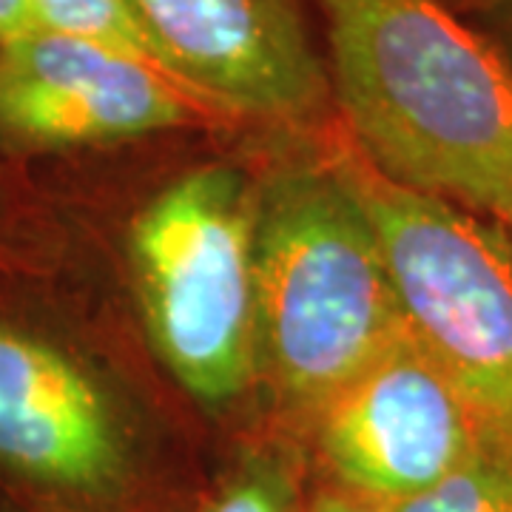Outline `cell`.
Instances as JSON below:
<instances>
[{
	"instance_id": "10",
	"label": "cell",
	"mask_w": 512,
	"mask_h": 512,
	"mask_svg": "<svg viewBox=\"0 0 512 512\" xmlns=\"http://www.w3.org/2000/svg\"><path fill=\"white\" fill-rule=\"evenodd\" d=\"M32 12L37 29L97 40L154 63L146 37L123 0H32Z\"/></svg>"
},
{
	"instance_id": "2",
	"label": "cell",
	"mask_w": 512,
	"mask_h": 512,
	"mask_svg": "<svg viewBox=\"0 0 512 512\" xmlns=\"http://www.w3.org/2000/svg\"><path fill=\"white\" fill-rule=\"evenodd\" d=\"M402 336L382 245L339 160L276 171L256 197V370L316 416Z\"/></svg>"
},
{
	"instance_id": "13",
	"label": "cell",
	"mask_w": 512,
	"mask_h": 512,
	"mask_svg": "<svg viewBox=\"0 0 512 512\" xmlns=\"http://www.w3.org/2000/svg\"><path fill=\"white\" fill-rule=\"evenodd\" d=\"M308 512H393L387 504H379L373 498L356 495L345 487H333V490H319L313 495L311 510Z\"/></svg>"
},
{
	"instance_id": "12",
	"label": "cell",
	"mask_w": 512,
	"mask_h": 512,
	"mask_svg": "<svg viewBox=\"0 0 512 512\" xmlns=\"http://www.w3.org/2000/svg\"><path fill=\"white\" fill-rule=\"evenodd\" d=\"M473 18L512 69V0H490L473 12Z\"/></svg>"
},
{
	"instance_id": "1",
	"label": "cell",
	"mask_w": 512,
	"mask_h": 512,
	"mask_svg": "<svg viewBox=\"0 0 512 512\" xmlns=\"http://www.w3.org/2000/svg\"><path fill=\"white\" fill-rule=\"evenodd\" d=\"M330 97L390 183L512 217V69L444 0H319Z\"/></svg>"
},
{
	"instance_id": "8",
	"label": "cell",
	"mask_w": 512,
	"mask_h": 512,
	"mask_svg": "<svg viewBox=\"0 0 512 512\" xmlns=\"http://www.w3.org/2000/svg\"><path fill=\"white\" fill-rule=\"evenodd\" d=\"M313 419L319 453L339 484L387 507L493 450L476 413L407 330Z\"/></svg>"
},
{
	"instance_id": "5",
	"label": "cell",
	"mask_w": 512,
	"mask_h": 512,
	"mask_svg": "<svg viewBox=\"0 0 512 512\" xmlns=\"http://www.w3.org/2000/svg\"><path fill=\"white\" fill-rule=\"evenodd\" d=\"M126 470L123 419L94 367L0 305V481L32 512H100Z\"/></svg>"
},
{
	"instance_id": "4",
	"label": "cell",
	"mask_w": 512,
	"mask_h": 512,
	"mask_svg": "<svg viewBox=\"0 0 512 512\" xmlns=\"http://www.w3.org/2000/svg\"><path fill=\"white\" fill-rule=\"evenodd\" d=\"M148 333L174 379L220 407L256 373V194L234 165L168 183L131 225Z\"/></svg>"
},
{
	"instance_id": "15",
	"label": "cell",
	"mask_w": 512,
	"mask_h": 512,
	"mask_svg": "<svg viewBox=\"0 0 512 512\" xmlns=\"http://www.w3.org/2000/svg\"><path fill=\"white\" fill-rule=\"evenodd\" d=\"M444 3H447L450 9H456L458 15H464V18H467V12L473 15L476 9H481V6H484V3H490V0H444Z\"/></svg>"
},
{
	"instance_id": "14",
	"label": "cell",
	"mask_w": 512,
	"mask_h": 512,
	"mask_svg": "<svg viewBox=\"0 0 512 512\" xmlns=\"http://www.w3.org/2000/svg\"><path fill=\"white\" fill-rule=\"evenodd\" d=\"M35 29L32 0H0V43H12Z\"/></svg>"
},
{
	"instance_id": "16",
	"label": "cell",
	"mask_w": 512,
	"mask_h": 512,
	"mask_svg": "<svg viewBox=\"0 0 512 512\" xmlns=\"http://www.w3.org/2000/svg\"><path fill=\"white\" fill-rule=\"evenodd\" d=\"M501 228H504V234H507V239H510V245H512V217L507 222H504Z\"/></svg>"
},
{
	"instance_id": "3",
	"label": "cell",
	"mask_w": 512,
	"mask_h": 512,
	"mask_svg": "<svg viewBox=\"0 0 512 512\" xmlns=\"http://www.w3.org/2000/svg\"><path fill=\"white\" fill-rule=\"evenodd\" d=\"M382 245L413 345L512 453V245L504 228L453 202L339 160Z\"/></svg>"
},
{
	"instance_id": "11",
	"label": "cell",
	"mask_w": 512,
	"mask_h": 512,
	"mask_svg": "<svg viewBox=\"0 0 512 512\" xmlns=\"http://www.w3.org/2000/svg\"><path fill=\"white\" fill-rule=\"evenodd\" d=\"M205 512H296L291 481L268 461H256L222 487Z\"/></svg>"
},
{
	"instance_id": "9",
	"label": "cell",
	"mask_w": 512,
	"mask_h": 512,
	"mask_svg": "<svg viewBox=\"0 0 512 512\" xmlns=\"http://www.w3.org/2000/svg\"><path fill=\"white\" fill-rule=\"evenodd\" d=\"M393 512H512V453L484 450L433 490L402 501Z\"/></svg>"
},
{
	"instance_id": "6",
	"label": "cell",
	"mask_w": 512,
	"mask_h": 512,
	"mask_svg": "<svg viewBox=\"0 0 512 512\" xmlns=\"http://www.w3.org/2000/svg\"><path fill=\"white\" fill-rule=\"evenodd\" d=\"M214 114L163 69L86 37L0 43V151L66 154L200 126Z\"/></svg>"
},
{
	"instance_id": "7",
	"label": "cell",
	"mask_w": 512,
	"mask_h": 512,
	"mask_svg": "<svg viewBox=\"0 0 512 512\" xmlns=\"http://www.w3.org/2000/svg\"><path fill=\"white\" fill-rule=\"evenodd\" d=\"M157 69L208 109L308 123L328 109V63L302 0H123Z\"/></svg>"
}]
</instances>
